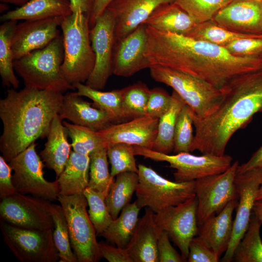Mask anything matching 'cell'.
Instances as JSON below:
<instances>
[{"label":"cell","mask_w":262,"mask_h":262,"mask_svg":"<svg viewBox=\"0 0 262 262\" xmlns=\"http://www.w3.org/2000/svg\"><path fill=\"white\" fill-rule=\"evenodd\" d=\"M63 123L71 139L73 151L89 156L98 149L106 148L97 131L66 121Z\"/></svg>","instance_id":"f35d334b"},{"label":"cell","mask_w":262,"mask_h":262,"mask_svg":"<svg viewBox=\"0 0 262 262\" xmlns=\"http://www.w3.org/2000/svg\"><path fill=\"white\" fill-rule=\"evenodd\" d=\"M239 163L235 161L223 173L195 180L198 226L218 214L231 200L238 199L235 179Z\"/></svg>","instance_id":"7c38bea8"},{"label":"cell","mask_w":262,"mask_h":262,"mask_svg":"<svg viewBox=\"0 0 262 262\" xmlns=\"http://www.w3.org/2000/svg\"><path fill=\"white\" fill-rule=\"evenodd\" d=\"M50 213L54 223L53 240L59 254V262H78L72 250L67 223L61 205L51 203Z\"/></svg>","instance_id":"8d00e7d4"},{"label":"cell","mask_w":262,"mask_h":262,"mask_svg":"<svg viewBox=\"0 0 262 262\" xmlns=\"http://www.w3.org/2000/svg\"><path fill=\"white\" fill-rule=\"evenodd\" d=\"M64 17L24 20L17 23L12 39L14 60L45 47L60 35L59 28Z\"/></svg>","instance_id":"e0dca14e"},{"label":"cell","mask_w":262,"mask_h":262,"mask_svg":"<svg viewBox=\"0 0 262 262\" xmlns=\"http://www.w3.org/2000/svg\"><path fill=\"white\" fill-rule=\"evenodd\" d=\"M106 149L112 177L115 178L118 174L125 172L138 173L133 146L117 143L108 146Z\"/></svg>","instance_id":"b9f144b4"},{"label":"cell","mask_w":262,"mask_h":262,"mask_svg":"<svg viewBox=\"0 0 262 262\" xmlns=\"http://www.w3.org/2000/svg\"><path fill=\"white\" fill-rule=\"evenodd\" d=\"M94 0H69L72 13H82L89 15Z\"/></svg>","instance_id":"f5cc1de1"},{"label":"cell","mask_w":262,"mask_h":262,"mask_svg":"<svg viewBox=\"0 0 262 262\" xmlns=\"http://www.w3.org/2000/svg\"><path fill=\"white\" fill-rule=\"evenodd\" d=\"M57 200L65 215L71 246L78 262H96L101 258L96 231L87 211L88 203L83 193L59 195Z\"/></svg>","instance_id":"ba28073f"},{"label":"cell","mask_w":262,"mask_h":262,"mask_svg":"<svg viewBox=\"0 0 262 262\" xmlns=\"http://www.w3.org/2000/svg\"><path fill=\"white\" fill-rule=\"evenodd\" d=\"M147 25L142 24L115 44L113 74L129 77L151 66L145 56L147 45Z\"/></svg>","instance_id":"ac0fdd59"},{"label":"cell","mask_w":262,"mask_h":262,"mask_svg":"<svg viewBox=\"0 0 262 262\" xmlns=\"http://www.w3.org/2000/svg\"><path fill=\"white\" fill-rule=\"evenodd\" d=\"M90 163L89 155L71 151L64 170L57 179L60 195L83 193L88 186Z\"/></svg>","instance_id":"83f0119b"},{"label":"cell","mask_w":262,"mask_h":262,"mask_svg":"<svg viewBox=\"0 0 262 262\" xmlns=\"http://www.w3.org/2000/svg\"><path fill=\"white\" fill-rule=\"evenodd\" d=\"M193 112L185 104L177 118L174 137V152H190L194 139L193 133Z\"/></svg>","instance_id":"7bdbcfd3"},{"label":"cell","mask_w":262,"mask_h":262,"mask_svg":"<svg viewBox=\"0 0 262 262\" xmlns=\"http://www.w3.org/2000/svg\"><path fill=\"white\" fill-rule=\"evenodd\" d=\"M17 21L3 22L0 26V75L4 85L17 89L19 81L15 74L12 39Z\"/></svg>","instance_id":"d6a6232c"},{"label":"cell","mask_w":262,"mask_h":262,"mask_svg":"<svg viewBox=\"0 0 262 262\" xmlns=\"http://www.w3.org/2000/svg\"><path fill=\"white\" fill-rule=\"evenodd\" d=\"M88 203L89 218L96 233L101 234L114 220L107 206L106 197L101 193L89 187L83 192Z\"/></svg>","instance_id":"ab89813d"},{"label":"cell","mask_w":262,"mask_h":262,"mask_svg":"<svg viewBox=\"0 0 262 262\" xmlns=\"http://www.w3.org/2000/svg\"><path fill=\"white\" fill-rule=\"evenodd\" d=\"M89 187L98 191L106 197L115 181L108 167L106 148L96 150L90 155Z\"/></svg>","instance_id":"74e56055"},{"label":"cell","mask_w":262,"mask_h":262,"mask_svg":"<svg viewBox=\"0 0 262 262\" xmlns=\"http://www.w3.org/2000/svg\"><path fill=\"white\" fill-rule=\"evenodd\" d=\"M145 56L151 66L177 70L223 90L237 78L262 70L259 57H239L225 47L147 25Z\"/></svg>","instance_id":"6da1fadb"},{"label":"cell","mask_w":262,"mask_h":262,"mask_svg":"<svg viewBox=\"0 0 262 262\" xmlns=\"http://www.w3.org/2000/svg\"><path fill=\"white\" fill-rule=\"evenodd\" d=\"M225 48L239 57H259L262 54V38L247 37L236 39Z\"/></svg>","instance_id":"ee69618b"},{"label":"cell","mask_w":262,"mask_h":262,"mask_svg":"<svg viewBox=\"0 0 262 262\" xmlns=\"http://www.w3.org/2000/svg\"><path fill=\"white\" fill-rule=\"evenodd\" d=\"M172 101L168 110L159 119L158 133L152 150L169 154L174 149V137L179 115L186 104L175 91L171 94Z\"/></svg>","instance_id":"f546056e"},{"label":"cell","mask_w":262,"mask_h":262,"mask_svg":"<svg viewBox=\"0 0 262 262\" xmlns=\"http://www.w3.org/2000/svg\"><path fill=\"white\" fill-rule=\"evenodd\" d=\"M172 101L171 95L160 88L150 90L146 110V115L159 119L169 109Z\"/></svg>","instance_id":"f6af8a7d"},{"label":"cell","mask_w":262,"mask_h":262,"mask_svg":"<svg viewBox=\"0 0 262 262\" xmlns=\"http://www.w3.org/2000/svg\"><path fill=\"white\" fill-rule=\"evenodd\" d=\"M73 86L80 96L91 99L93 105L104 112L112 122L125 120L122 108V89L103 92L82 83L74 84Z\"/></svg>","instance_id":"4dcf8cb0"},{"label":"cell","mask_w":262,"mask_h":262,"mask_svg":"<svg viewBox=\"0 0 262 262\" xmlns=\"http://www.w3.org/2000/svg\"><path fill=\"white\" fill-rule=\"evenodd\" d=\"M159 119L145 115L125 122L112 124L98 131L106 148L125 143L152 149L158 133Z\"/></svg>","instance_id":"d6986e66"},{"label":"cell","mask_w":262,"mask_h":262,"mask_svg":"<svg viewBox=\"0 0 262 262\" xmlns=\"http://www.w3.org/2000/svg\"><path fill=\"white\" fill-rule=\"evenodd\" d=\"M154 216V212L147 207L125 247L133 262H159L157 243L160 229Z\"/></svg>","instance_id":"7402d4cb"},{"label":"cell","mask_w":262,"mask_h":262,"mask_svg":"<svg viewBox=\"0 0 262 262\" xmlns=\"http://www.w3.org/2000/svg\"><path fill=\"white\" fill-rule=\"evenodd\" d=\"M171 2L172 0H114L107 9L115 19V44L143 24L157 7Z\"/></svg>","instance_id":"44dd1931"},{"label":"cell","mask_w":262,"mask_h":262,"mask_svg":"<svg viewBox=\"0 0 262 262\" xmlns=\"http://www.w3.org/2000/svg\"><path fill=\"white\" fill-rule=\"evenodd\" d=\"M140 210L136 201L130 203L100 235L117 246L125 248L137 225Z\"/></svg>","instance_id":"f1b7e54d"},{"label":"cell","mask_w":262,"mask_h":262,"mask_svg":"<svg viewBox=\"0 0 262 262\" xmlns=\"http://www.w3.org/2000/svg\"><path fill=\"white\" fill-rule=\"evenodd\" d=\"M58 115L53 118L47 135V141L40 156L45 165L59 178L70 157L71 144L67 140L66 129Z\"/></svg>","instance_id":"d4e9b609"},{"label":"cell","mask_w":262,"mask_h":262,"mask_svg":"<svg viewBox=\"0 0 262 262\" xmlns=\"http://www.w3.org/2000/svg\"><path fill=\"white\" fill-rule=\"evenodd\" d=\"M259 57L262 59V54L259 56Z\"/></svg>","instance_id":"680465c9"},{"label":"cell","mask_w":262,"mask_h":262,"mask_svg":"<svg viewBox=\"0 0 262 262\" xmlns=\"http://www.w3.org/2000/svg\"><path fill=\"white\" fill-rule=\"evenodd\" d=\"M58 115L62 120L67 119L74 124L97 131L113 123L104 112L84 100L77 92H68L64 95Z\"/></svg>","instance_id":"603a6c76"},{"label":"cell","mask_w":262,"mask_h":262,"mask_svg":"<svg viewBox=\"0 0 262 262\" xmlns=\"http://www.w3.org/2000/svg\"><path fill=\"white\" fill-rule=\"evenodd\" d=\"M28 0H0V2L3 3L12 4L18 6H22L27 2Z\"/></svg>","instance_id":"11a10c76"},{"label":"cell","mask_w":262,"mask_h":262,"mask_svg":"<svg viewBox=\"0 0 262 262\" xmlns=\"http://www.w3.org/2000/svg\"><path fill=\"white\" fill-rule=\"evenodd\" d=\"M64 57L60 35L45 47L15 60L14 69L23 79L25 87L62 93L75 89L63 73Z\"/></svg>","instance_id":"277c9868"},{"label":"cell","mask_w":262,"mask_h":262,"mask_svg":"<svg viewBox=\"0 0 262 262\" xmlns=\"http://www.w3.org/2000/svg\"><path fill=\"white\" fill-rule=\"evenodd\" d=\"M90 39L94 52L93 70L85 84L101 90L113 74V58L115 47V19L107 9L90 29Z\"/></svg>","instance_id":"5bb4252c"},{"label":"cell","mask_w":262,"mask_h":262,"mask_svg":"<svg viewBox=\"0 0 262 262\" xmlns=\"http://www.w3.org/2000/svg\"><path fill=\"white\" fill-rule=\"evenodd\" d=\"M114 0H94L92 10L89 14V25L92 27L96 19L107 9Z\"/></svg>","instance_id":"816d5d0a"},{"label":"cell","mask_w":262,"mask_h":262,"mask_svg":"<svg viewBox=\"0 0 262 262\" xmlns=\"http://www.w3.org/2000/svg\"><path fill=\"white\" fill-rule=\"evenodd\" d=\"M262 224L252 212L248 229L234 251L232 260L236 262H262Z\"/></svg>","instance_id":"836d02e7"},{"label":"cell","mask_w":262,"mask_h":262,"mask_svg":"<svg viewBox=\"0 0 262 262\" xmlns=\"http://www.w3.org/2000/svg\"><path fill=\"white\" fill-rule=\"evenodd\" d=\"M60 28L64 52L63 73L73 85L85 82L93 70L95 62L90 39L89 15L72 13L64 17Z\"/></svg>","instance_id":"5b68a950"},{"label":"cell","mask_w":262,"mask_h":262,"mask_svg":"<svg viewBox=\"0 0 262 262\" xmlns=\"http://www.w3.org/2000/svg\"><path fill=\"white\" fill-rule=\"evenodd\" d=\"M138 180V175L136 172H125L116 176L105 198L113 219L116 218L123 208L130 203Z\"/></svg>","instance_id":"1f68e13d"},{"label":"cell","mask_w":262,"mask_h":262,"mask_svg":"<svg viewBox=\"0 0 262 262\" xmlns=\"http://www.w3.org/2000/svg\"><path fill=\"white\" fill-rule=\"evenodd\" d=\"M262 182L259 189L257 191L256 197V201L262 200Z\"/></svg>","instance_id":"9f6ffc18"},{"label":"cell","mask_w":262,"mask_h":262,"mask_svg":"<svg viewBox=\"0 0 262 262\" xmlns=\"http://www.w3.org/2000/svg\"><path fill=\"white\" fill-rule=\"evenodd\" d=\"M36 146L35 142L32 143L8 162L14 171L13 184L18 193L49 201L56 200L60 195L58 180L50 182L45 179V165L36 153Z\"/></svg>","instance_id":"8fae6325"},{"label":"cell","mask_w":262,"mask_h":262,"mask_svg":"<svg viewBox=\"0 0 262 262\" xmlns=\"http://www.w3.org/2000/svg\"><path fill=\"white\" fill-rule=\"evenodd\" d=\"M238 199L230 201L220 213L208 218L199 226L198 235L212 248L218 258L225 253L232 235V213Z\"/></svg>","instance_id":"cb8c5ba5"},{"label":"cell","mask_w":262,"mask_h":262,"mask_svg":"<svg viewBox=\"0 0 262 262\" xmlns=\"http://www.w3.org/2000/svg\"><path fill=\"white\" fill-rule=\"evenodd\" d=\"M49 201L16 192L1 199V221L20 228L53 229Z\"/></svg>","instance_id":"4fadbf2b"},{"label":"cell","mask_w":262,"mask_h":262,"mask_svg":"<svg viewBox=\"0 0 262 262\" xmlns=\"http://www.w3.org/2000/svg\"><path fill=\"white\" fill-rule=\"evenodd\" d=\"M219 258L212 248L198 235L190 242L188 262H218Z\"/></svg>","instance_id":"bcb514c9"},{"label":"cell","mask_w":262,"mask_h":262,"mask_svg":"<svg viewBox=\"0 0 262 262\" xmlns=\"http://www.w3.org/2000/svg\"><path fill=\"white\" fill-rule=\"evenodd\" d=\"M138 169L135 201L141 209L148 207L157 213L196 196L195 180L172 181L142 164L138 165Z\"/></svg>","instance_id":"52a82bcc"},{"label":"cell","mask_w":262,"mask_h":262,"mask_svg":"<svg viewBox=\"0 0 262 262\" xmlns=\"http://www.w3.org/2000/svg\"><path fill=\"white\" fill-rule=\"evenodd\" d=\"M252 212L259 221L262 223V199L255 202Z\"/></svg>","instance_id":"db71d44e"},{"label":"cell","mask_w":262,"mask_h":262,"mask_svg":"<svg viewBox=\"0 0 262 262\" xmlns=\"http://www.w3.org/2000/svg\"><path fill=\"white\" fill-rule=\"evenodd\" d=\"M12 169L2 156H0V198L11 196L17 192L12 182Z\"/></svg>","instance_id":"c3c4849f"},{"label":"cell","mask_w":262,"mask_h":262,"mask_svg":"<svg viewBox=\"0 0 262 262\" xmlns=\"http://www.w3.org/2000/svg\"><path fill=\"white\" fill-rule=\"evenodd\" d=\"M186 36L224 47L239 38H262V35L243 34L232 32L219 25L213 19L197 23Z\"/></svg>","instance_id":"e575fe53"},{"label":"cell","mask_w":262,"mask_h":262,"mask_svg":"<svg viewBox=\"0 0 262 262\" xmlns=\"http://www.w3.org/2000/svg\"><path fill=\"white\" fill-rule=\"evenodd\" d=\"M100 256L109 262H133L125 248L98 243Z\"/></svg>","instance_id":"681fc988"},{"label":"cell","mask_w":262,"mask_h":262,"mask_svg":"<svg viewBox=\"0 0 262 262\" xmlns=\"http://www.w3.org/2000/svg\"><path fill=\"white\" fill-rule=\"evenodd\" d=\"M253 0L258 1L262 3V0Z\"/></svg>","instance_id":"6f0895ef"},{"label":"cell","mask_w":262,"mask_h":262,"mask_svg":"<svg viewBox=\"0 0 262 262\" xmlns=\"http://www.w3.org/2000/svg\"><path fill=\"white\" fill-rule=\"evenodd\" d=\"M144 24L160 31L187 35L197 23L180 6L171 2L157 7Z\"/></svg>","instance_id":"4316f807"},{"label":"cell","mask_w":262,"mask_h":262,"mask_svg":"<svg viewBox=\"0 0 262 262\" xmlns=\"http://www.w3.org/2000/svg\"><path fill=\"white\" fill-rule=\"evenodd\" d=\"M169 238L168 234L160 229L157 243L159 262H184L171 244Z\"/></svg>","instance_id":"7dc6e473"},{"label":"cell","mask_w":262,"mask_h":262,"mask_svg":"<svg viewBox=\"0 0 262 262\" xmlns=\"http://www.w3.org/2000/svg\"><path fill=\"white\" fill-rule=\"evenodd\" d=\"M135 155H139L158 162H165L174 168L173 173L177 182L195 180L206 176L220 174L232 164V158L224 154L216 156L202 154L196 156L182 152L174 155L164 154L147 148L133 146Z\"/></svg>","instance_id":"9c48e42d"},{"label":"cell","mask_w":262,"mask_h":262,"mask_svg":"<svg viewBox=\"0 0 262 262\" xmlns=\"http://www.w3.org/2000/svg\"><path fill=\"white\" fill-rule=\"evenodd\" d=\"M254 169H262V146L253 154L246 162L238 165L236 175Z\"/></svg>","instance_id":"f907efd6"},{"label":"cell","mask_w":262,"mask_h":262,"mask_svg":"<svg viewBox=\"0 0 262 262\" xmlns=\"http://www.w3.org/2000/svg\"><path fill=\"white\" fill-rule=\"evenodd\" d=\"M72 13L69 0H28L22 6L3 14L0 20H38L65 17Z\"/></svg>","instance_id":"484cf974"},{"label":"cell","mask_w":262,"mask_h":262,"mask_svg":"<svg viewBox=\"0 0 262 262\" xmlns=\"http://www.w3.org/2000/svg\"><path fill=\"white\" fill-rule=\"evenodd\" d=\"M63 98L62 93L26 87L18 91L7 90L0 100L3 127L0 150L8 163L36 140L47 136Z\"/></svg>","instance_id":"3957f363"},{"label":"cell","mask_w":262,"mask_h":262,"mask_svg":"<svg viewBox=\"0 0 262 262\" xmlns=\"http://www.w3.org/2000/svg\"><path fill=\"white\" fill-rule=\"evenodd\" d=\"M222 90V99L213 113L203 118L193 114L195 134L191 152L224 155L235 132L262 112V70L237 78Z\"/></svg>","instance_id":"7a4b0ae2"},{"label":"cell","mask_w":262,"mask_h":262,"mask_svg":"<svg viewBox=\"0 0 262 262\" xmlns=\"http://www.w3.org/2000/svg\"><path fill=\"white\" fill-rule=\"evenodd\" d=\"M197 210L196 196L177 205L154 213L156 224L168 234L179 248L184 262L188 257L190 242L198 233Z\"/></svg>","instance_id":"9a60e30c"},{"label":"cell","mask_w":262,"mask_h":262,"mask_svg":"<svg viewBox=\"0 0 262 262\" xmlns=\"http://www.w3.org/2000/svg\"><path fill=\"white\" fill-rule=\"evenodd\" d=\"M213 20L238 33L262 35V3L253 0H232Z\"/></svg>","instance_id":"ffe728a7"},{"label":"cell","mask_w":262,"mask_h":262,"mask_svg":"<svg viewBox=\"0 0 262 262\" xmlns=\"http://www.w3.org/2000/svg\"><path fill=\"white\" fill-rule=\"evenodd\" d=\"M234 182L239 201L232 237L221 259L222 262L232 261L234 251L248 229L257 192L262 182V169H254L236 175Z\"/></svg>","instance_id":"2e32d148"},{"label":"cell","mask_w":262,"mask_h":262,"mask_svg":"<svg viewBox=\"0 0 262 262\" xmlns=\"http://www.w3.org/2000/svg\"><path fill=\"white\" fill-rule=\"evenodd\" d=\"M149 71L154 81L172 88L197 118L210 115L222 99V90L189 74L159 65L151 66Z\"/></svg>","instance_id":"8992f818"},{"label":"cell","mask_w":262,"mask_h":262,"mask_svg":"<svg viewBox=\"0 0 262 262\" xmlns=\"http://www.w3.org/2000/svg\"><path fill=\"white\" fill-rule=\"evenodd\" d=\"M150 90L142 82L122 88V108L125 120L146 115Z\"/></svg>","instance_id":"d590c367"},{"label":"cell","mask_w":262,"mask_h":262,"mask_svg":"<svg viewBox=\"0 0 262 262\" xmlns=\"http://www.w3.org/2000/svg\"><path fill=\"white\" fill-rule=\"evenodd\" d=\"M0 228L4 242L19 261H59V254L53 240V229H25L2 221Z\"/></svg>","instance_id":"30bf717a"},{"label":"cell","mask_w":262,"mask_h":262,"mask_svg":"<svg viewBox=\"0 0 262 262\" xmlns=\"http://www.w3.org/2000/svg\"><path fill=\"white\" fill-rule=\"evenodd\" d=\"M232 0H172L197 23L213 19L216 13Z\"/></svg>","instance_id":"60d3db41"}]
</instances>
